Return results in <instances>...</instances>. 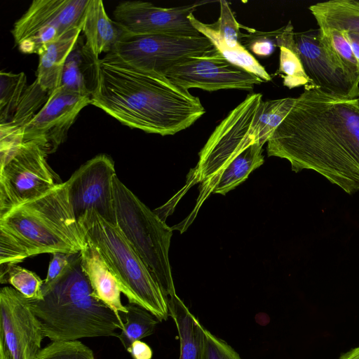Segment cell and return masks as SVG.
<instances>
[{
  "instance_id": "6da1fadb",
  "label": "cell",
  "mask_w": 359,
  "mask_h": 359,
  "mask_svg": "<svg viewBox=\"0 0 359 359\" xmlns=\"http://www.w3.org/2000/svg\"><path fill=\"white\" fill-rule=\"evenodd\" d=\"M269 156L313 170L347 194L359 190V103L304 88L267 141Z\"/></svg>"
},
{
  "instance_id": "7a4b0ae2",
  "label": "cell",
  "mask_w": 359,
  "mask_h": 359,
  "mask_svg": "<svg viewBox=\"0 0 359 359\" xmlns=\"http://www.w3.org/2000/svg\"><path fill=\"white\" fill-rule=\"evenodd\" d=\"M91 100L123 125L162 136L189 128L205 113L200 99L189 90L112 52L95 59Z\"/></svg>"
},
{
  "instance_id": "3957f363",
  "label": "cell",
  "mask_w": 359,
  "mask_h": 359,
  "mask_svg": "<svg viewBox=\"0 0 359 359\" xmlns=\"http://www.w3.org/2000/svg\"><path fill=\"white\" fill-rule=\"evenodd\" d=\"M86 242L67 181L0 216V264H18L43 253H79Z\"/></svg>"
},
{
  "instance_id": "277c9868",
  "label": "cell",
  "mask_w": 359,
  "mask_h": 359,
  "mask_svg": "<svg viewBox=\"0 0 359 359\" xmlns=\"http://www.w3.org/2000/svg\"><path fill=\"white\" fill-rule=\"evenodd\" d=\"M42 292V299H29V304L51 341L117 337L116 330L122 329L121 317L94 295L80 252L74 254L63 276Z\"/></svg>"
},
{
  "instance_id": "5b68a950",
  "label": "cell",
  "mask_w": 359,
  "mask_h": 359,
  "mask_svg": "<svg viewBox=\"0 0 359 359\" xmlns=\"http://www.w3.org/2000/svg\"><path fill=\"white\" fill-rule=\"evenodd\" d=\"M78 223L86 240L96 248L116 277L129 303L147 309L159 321L167 320L168 297L118 226L93 210L86 212Z\"/></svg>"
},
{
  "instance_id": "8992f818",
  "label": "cell",
  "mask_w": 359,
  "mask_h": 359,
  "mask_svg": "<svg viewBox=\"0 0 359 359\" xmlns=\"http://www.w3.org/2000/svg\"><path fill=\"white\" fill-rule=\"evenodd\" d=\"M116 225L168 298L176 294L168 252L172 229L115 175Z\"/></svg>"
},
{
  "instance_id": "52a82bcc",
  "label": "cell",
  "mask_w": 359,
  "mask_h": 359,
  "mask_svg": "<svg viewBox=\"0 0 359 359\" xmlns=\"http://www.w3.org/2000/svg\"><path fill=\"white\" fill-rule=\"evenodd\" d=\"M262 100L261 93L248 95L215 128L199 152L198 162L192 171L194 184H206L235 157L257 142L252 126Z\"/></svg>"
},
{
  "instance_id": "ba28073f",
  "label": "cell",
  "mask_w": 359,
  "mask_h": 359,
  "mask_svg": "<svg viewBox=\"0 0 359 359\" xmlns=\"http://www.w3.org/2000/svg\"><path fill=\"white\" fill-rule=\"evenodd\" d=\"M47 155L36 143L24 142L0 163V216L62 183L48 165Z\"/></svg>"
},
{
  "instance_id": "9c48e42d",
  "label": "cell",
  "mask_w": 359,
  "mask_h": 359,
  "mask_svg": "<svg viewBox=\"0 0 359 359\" xmlns=\"http://www.w3.org/2000/svg\"><path fill=\"white\" fill-rule=\"evenodd\" d=\"M89 0H34L11 31L23 53H38L46 44L83 25Z\"/></svg>"
},
{
  "instance_id": "30bf717a",
  "label": "cell",
  "mask_w": 359,
  "mask_h": 359,
  "mask_svg": "<svg viewBox=\"0 0 359 359\" xmlns=\"http://www.w3.org/2000/svg\"><path fill=\"white\" fill-rule=\"evenodd\" d=\"M204 35L182 37L164 34H123L112 50L125 62L164 76L176 64L214 49Z\"/></svg>"
},
{
  "instance_id": "8fae6325",
  "label": "cell",
  "mask_w": 359,
  "mask_h": 359,
  "mask_svg": "<svg viewBox=\"0 0 359 359\" xmlns=\"http://www.w3.org/2000/svg\"><path fill=\"white\" fill-rule=\"evenodd\" d=\"M175 85L188 90L222 89L252 90L262 82L258 76L231 63L215 48L176 64L164 74Z\"/></svg>"
},
{
  "instance_id": "7c38bea8",
  "label": "cell",
  "mask_w": 359,
  "mask_h": 359,
  "mask_svg": "<svg viewBox=\"0 0 359 359\" xmlns=\"http://www.w3.org/2000/svg\"><path fill=\"white\" fill-rule=\"evenodd\" d=\"M29 299L13 287L0 290V359H36L44 338Z\"/></svg>"
},
{
  "instance_id": "4fadbf2b",
  "label": "cell",
  "mask_w": 359,
  "mask_h": 359,
  "mask_svg": "<svg viewBox=\"0 0 359 359\" xmlns=\"http://www.w3.org/2000/svg\"><path fill=\"white\" fill-rule=\"evenodd\" d=\"M114 163L106 154L87 161L67 181L69 200L76 220L88 211H95L116 225L113 181Z\"/></svg>"
},
{
  "instance_id": "5bb4252c",
  "label": "cell",
  "mask_w": 359,
  "mask_h": 359,
  "mask_svg": "<svg viewBox=\"0 0 359 359\" xmlns=\"http://www.w3.org/2000/svg\"><path fill=\"white\" fill-rule=\"evenodd\" d=\"M208 2L163 8L146 1H126L116 6L114 17L121 29L130 34L199 37L203 34L192 25L189 16L198 6Z\"/></svg>"
},
{
  "instance_id": "9a60e30c",
  "label": "cell",
  "mask_w": 359,
  "mask_h": 359,
  "mask_svg": "<svg viewBox=\"0 0 359 359\" xmlns=\"http://www.w3.org/2000/svg\"><path fill=\"white\" fill-rule=\"evenodd\" d=\"M89 104H92L90 97L58 87L25 126L24 142L36 143L47 154L55 152L66 140L80 111Z\"/></svg>"
},
{
  "instance_id": "2e32d148",
  "label": "cell",
  "mask_w": 359,
  "mask_h": 359,
  "mask_svg": "<svg viewBox=\"0 0 359 359\" xmlns=\"http://www.w3.org/2000/svg\"><path fill=\"white\" fill-rule=\"evenodd\" d=\"M294 40L304 72L315 88L349 98L358 97L349 81L332 62L321 44L318 29L294 33Z\"/></svg>"
},
{
  "instance_id": "e0dca14e",
  "label": "cell",
  "mask_w": 359,
  "mask_h": 359,
  "mask_svg": "<svg viewBox=\"0 0 359 359\" xmlns=\"http://www.w3.org/2000/svg\"><path fill=\"white\" fill-rule=\"evenodd\" d=\"M80 256L82 269L94 295L118 316L127 313L121 300L118 282L96 248L86 241Z\"/></svg>"
},
{
  "instance_id": "ac0fdd59",
  "label": "cell",
  "mask_w": 359,
  "mask_h": 359,
  "mask_svg": "<svg viewBox=\"0 0 359 359\" xmlns=\"http://www.w3.org/2000/svg\"><path fill=\"white\" fill-rule=\"evenodd\" d=\"M81 31V27L73 29L39 50L36 80L48 94L60 86L64 65L78 43Z\"/></svg>"
},
{
  "instance_id": "d6986e66",
  "label": "cell",
  "mask_w": 359,
  "mask_h": 359,
  "mask_svg": "<svg viewBox=\"0 0 359 359\" xmlns=\"http://www.w3.org/2000/svg\"><path fill=\"white\" fill-rule=\"evenodd\" d=\"M84 47L97 58L112 51L123 31L107 14L102 1L89 0L83 20Z\"/></svg>"
},
{
  "instance_id": "ffe728a7",
  "label": "cell",
  "mask_w": 359,
  "mask_h": 359,
  "mask_svg": "<svg viewBox=\"0 0 359 359\" xmlns=\"http://www.w3.org/2000/svg\"><path fill=\"white\" fill-rule=\"evenodd\" d=\"M262 147L255 142L235 157L220 172L202 186L198 207L210 192L226 194L243 182L249 175L264 163Z\"/></svg>"
},
{
  "instance_id": "44dd1931",
  "label": "cell",
  "mask_w": 359,
  "mask_h": 359,
  "mask_svg": "<svg viewBox=\"0 0 359 359\" xmlns=\"http://www.w3.org/2000/svg\"><path fill=\"white\" fill-rule=\"evenodd\" d=\"M168 299L180 340L179 359H206L205 328L177 294Z\"/></svg>"
},
{
  "instance_id": "7402d4cb",
  "label": "cell",
  "mask_w": 359,
  "mask_h": 359,
  "mask_svg": "<svg viewBox=\"0 0 359 359\" xmlns=\"http://www.w3.org/2000/svg\"><path fill=\"white\" fill-rule=\"evenodd\" d=\"M320 29H334L359 34V1L330 0L309 6Z\"/></svg>"
},
{
  "instance_id": "603a6c76",
  "label": "cell",
  "mask_w": 359,
  "mask_h": 359,
  "mask_svg": "<svg viewBox=\"0 0 359 359\" xmlns=\"http://www.w3.org/2000/svg\"><path fill=\"white\" fill-rule=\"evenodd\" d=\"M278 30L277 46L280 48V65L278 73L283 79V85L290 89L302 86L304 88H315L304 72L291 22Z\"/></svg>"
},
{
  "instance_id": "cb8c5ba5",
  "label": "cell",
  "mask_w": 359,
  "mask_h": 359,
  "mask_svg": "<svg viewBox=\"0 0 359 359\" xmlns=\"http://www.w3.org/2000/svg\"><path fill=\"white\" fill-rule=\"evenodd\" d=\"M319 39L332 62L342 72L354 90L359 92V63L342 32L318 29Z\"/></svg>"
},
{
  "instance_id": "d4e9b609",
  "label": "cell",
  "mask_w": 359,
  "mask_h": 359,
  "mask_svg": "<svg viewBox=\"0 0 359 359\" xmlns=\"http://www.w3.org/2000/svg\"><path fill=\"white\" fill-rule=\"evenodd\" d=\"M189 19L192 25L206 36L229 62L258 76L264 81L271 80V76L264 67L245 47L241 46L236 48H230L224 46L213 23L205 24L196 18L193 13L189 15Z\"/></svg>"
},
{
  "instance_id": "484cf974",
  "label": "cell",
  "mask_w": 359,
  "mask_h": 359,
  "mask_svg": "<svg viewBox=\"0 0 359 359\" xmlns=\"http://www.w3.org/2000/svg\"><path fill=\"white\" fill-rule=\"evenodd\" d=\"M295 101L294 97L262 100L256 114L252 130L256 141L264 145L286 117Z\"/></svg>"
},
{
  "instance_id": "4316f807",
  "label": "cell",
  "mask_w": 359,
  "mask_h": 359,
  "mask_svg": "<svg viewBox=\"0 0 359 359\" xmlns=\"http://www.w3.org/2000/svg\"><path fill=\"white\" fill-rule=\"evenodd\" d=\"M126 307L127 313L121 314L126 322L117 337L127 351L134 341L152 334L159 320L137 304L128 302Z\"/></svg>"
},
{
  "instance_id": "83f0119b",
  "label": "cell",
  "mask_w": 359,
  "mask_h": 359,
  "mask_svg": "<svg viewBox=\"0 0 359 359\" xmlns=\"http://www.w3.org/2000/svg\"><path fill=\"white\" fill-rule=\"evenodd\" d=\"M0 283H8L29 300L43 299V280L34 272L18 264H0Z\"/></svg>"
},
{
  "instance_id": "f1b7e54d",
  "label": "cell",
  "mask_w": 359,
  "mask_h": 359,
  "mask_svg": "<svg viewBox=\"0 0 359 359\" xmlns=\"http://www.w3.org/2000/svg\"><path fill=\"white\" fill-rule=\"evenodd\" d=\"M83 48H80L77 43L69 55L63 67L60 86L74 93L91 97L92 90L87 81L86 68H84L88 57Z\"/></svg>"
},
{
  "instance_id": "f546056e",
  "label": "cell",
  "mask_w": 359,
  "mask_h": 359,
  "mask_svg": "<svg viewBox=\"0 0 359 359\" xmlns=\"http://www.w3.org/2000/svg\"><path fill=\"white\" fill-rule=\"evenodd\" d=\"M27 88L24 72H0V124L12 118Z\"/></svg>"
},
{
  "instance_id": "4dcf8cb0",
  "label": "cell",
  "mask_w": 359,
  "mask_h": 359,
  "mask_svg": "<svg viewBox=\"0 0 359 359\" xmlns=\"http://www.w3.org/2000/svg\"><path fill=\"white\" fill-rule=\"evenodd\" d=\"M36 359H95L93 351L79 340L52 341Z\"/></svg>"
},
{
  "instance_id": "1f68e13d",
  "label": "cell",
  "mask_w": 359,
  "mask_h": 359,
  "mask_svg": "<svg viewBox=\"0 0 359 359\" xmlns=\"http://www.w3.org/2000/svg\"><path fill=\"white\" fill-rule=\"evenodd\" d=\"M220 14L219 19L213 25L219 36L224 46L230 48H236L242 46L241 39L242 34L240 28L242 27L236 20L229 3L220 0Z\"/></svg>"
},
{
  "instance_id": "d6a6232c",
  "label": "cell",
  "mask_w": 359,
  "mask_h": 359,
  "mask_svg": "<svg viewBox=\"0 0 359 359\" xmlns=\"http://www.w3.org/2000/svg\"><path fill=\"white\" fill-rule=\"evenodd\" d=\"M278 29L273 32H257L253 30L248 34H242L241 43L249 52L257 56L271 55L277 46Z\"/></svg>"
},
{
  "instance_id": "836d02e7",
  "label": "cell",
  "mask_w": 359,
  "mask_h": 359,
  "mask_svg": "<svg viewBox=\"0 0 359 359\" xmlns=\"http://www.w3.org/2000/svg\"><path fill=\"white\" fill-rule=\"evenodd\" d=\"M206 359H242L224 340L205 329Z\"/></svg>"
},
{
  "instance_id": "e575fe53",
  "label": "cell",
  "mask_w": 359,
  "mask_h": 359,
  "mask_svg": "<svg viewBox=\"0 0 359 359\" xmlns=\"http://www.w3.org/2000/svg\"><path fill=\"white\" fill-rule=\"evenodd\" d=\"M74 256V254L53 253V258L49 263L47 276L45 280H43L42 292L49 288L63 276L70 266Z\"/></svg>"
},
{
  "instance_id": "d590c367",
  "label": "cell",
  "mask_w": 359,
  "mask_h": 359,
  "mask_svg": "<svg viewBox=\"0 0 359 359\" xmlns=\"http://www.w3.org/2000/svg\"><path fill=\"white\" fill-rule=\"evenodd\" d=\"M127 351L130 353L133 359H151L153 356L151 347L141 340L134 341Z\"/></svg>"
},
{
  "instance_id": "8d00e7d4",
  "label": "cell",
  "mask_w": 359,
  "mask_h": 359,
  "mask_svg": "<svg viewBox=\"0 0 359 359\" xmlns=\"http://www.w3.org/2000/svg\"><path fill=\"white\" fill-rule=\"evenodd\" d=\"M348 41L352 51L359 63V34L345 30L341 31Z\"/></svg>"
},
{
  "instance_id": "74e56055",
  "label": "cell",
  "mask_w": 359,
  "mask_h": 359,
  "mask_svg": "<svg viewBox=\"0 0 359 359\" xmlns=\"http://www.w3.org/2000/svg\"><path fill=\"white\" fill-rule=\"evenodd\" d=\"M339 359H359V346L341 354Z\"/></svg>"
},
{
  "instance_id": "f35d334b",
  "label": "cell",
  "mask_w": 359,
  "mask_h": 359,
  "mask_svg": "<svg viewBox=\"0 0 359 359\" xmlns=\"http://www.w3.org/2000/svg\"><path fill=\"white\" fill-rule=\"evenodd\" d=\"M357 98H358V103H359V92H358V97H357Z\"/></svg>"
}]
</instances>
